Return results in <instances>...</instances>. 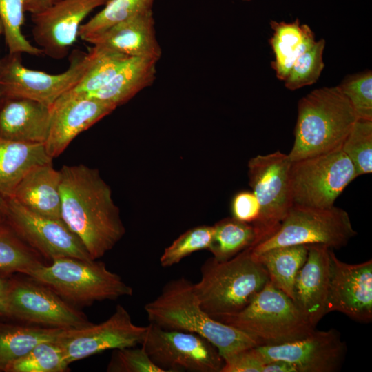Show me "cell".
Segmentation results:
<instances>
[{
  "instance_id": "cell-1",
  "label": "cell",
  "mask_w": 372,
  "mask_h": 372,
  "mask_svg": "<svg viewBox=\"0 0 372 372\" xmlns=\"http://www.w3.org/2000/svg\"><path fill=\"white\" fill-rule=\"evenodd\" d=\"M61 217L96 260L123 238L125 228L110 186L97 169L83 164L60 169Z\"/></svg>"
},
{
  "instance_id": "cell-2",
  "label": "cell",
  "mask_w": 372,
  "mask_h": 372,
  "mask_svg": "<svg viewBox=\"0 0 372 372\" xmlns=\"http://www.w3.org/2000/svg\"><path fill=\"white\" fill-rule=\"evenodd\" d=\"M144 309L150 323L207 339L218 350L223 360L242 350L259 346L248 334L207 313L200 305L194 283L185 277L166 282Z\"/></svg>"
},
{
  "instance_id": "cell-3",
  "label": "cell",
  "mask_w": 372,
  "mask_h": 372,
  "mask_svg": "<svg viewBox=\"0 0 372 372\" xmlns=\"http://www.w3.org/2000/svg\"><path fill=\"white\" fill-rule=\"evenodd\" d=\"M357 120L338 86L313 90L298 103L295 139L288 154L291 161L340 149Z\"/></svg>"
},
{
  "instance_id": "cell-4",
  "label": "cell",
  "mask_w": 372,
  "mask_h": 372,
  "mask_svg": "<svg viewBox=\"0 0 372 372\" xmlns=\"http://www.w3.org/2000/svg\"><path fill=\"white\" fill-rule=\"evenodd\" d=\"M269 280L249 247L227 260L207 258L194 289L201 308L216 318L243 309Z\"/></svg>"
},
{
  "instance_id": "cell-5",
  "label": "cell",
  "mask_w": 372,
  "mask_h": 372,
  "mask_svg": "<svg viewBox=\"0 0 372 372\" xmlns=\"http://www.w3.org/2000/svg\"><path fill=\"white\" fill-rule=\"evenodd\" d=\"M214 319L245 332L259 346L290 342L315 329L294 301L269 280L243 309Z\"/></svg>"
},
{
  "instance_id": "cell-6",
  "label": "cell",
  "mask_w": 372,
  "mask_h": 372,
  "mask_svg": "<svg viewBox=\"0 0 372 372\" xmlns=\"http://www.w3.org/2000/svg\"><path fill=\"white\" fill-rule=\"evenodd\" d=\"M63 299L79 304L130 296L132 288L96 260L63 257L41 265L28 274Z\"/></svg>"
},
{
  "instance_id": "cell-7",
  "label": "cell",
  "mask_w": 372,
  "mask_h": 372,
  "mask_svg": "<svg viewBox=\"0 0 372 372\" xmlns=\"http://www.w3.org/2000/svg\"><path fill=\"white\" fill-rule=\"evenodd\" d=\"M356 234L348 213L342 208L293 204L278 230L251 247V250L253 255H258L270 249L290 245H322L340 249Z\"/></svg>"
},
{
  "instance_id": "cell-8",
  "label": "cell",
  "mask_w": 372,
  "mask_h": 372,
  "mask_svg": "<svg viewBox=\"0 0 372 372\" xmlns=\"http://www.w3.org/2000/svg\"><path fill=\"white\" fill-rule=\"evenodd\" d=\"M96 50L87 53L74 51L67 70L59 74H49L25 67L21 54L8 53L0 59L1 97L32 99L49 107L74 87L92 64Z\"/></svg>"
},
{
  "instance_id": "cell-9",
  "label": "cell",
  "mask_w": 372,
  "mask_h": 372,
  "mask_svg": "<svg viewBox=\"0 0 372 372\" xmlns=\"http://www.w3.org/2000/svg\"><path fill=\"white\" fill-rule=\"evenodd\" d=\"M357 177L353 163L341 148L292 161L289 178L293 203L331 207Z\"/></svg>"
},
{
  "instance_id": "cell-10",
  "label": "cell",
  "mask_w": 372,
  "mask_h": 372,
  "mask_svg": "<svg viewBox=\"0 0 372 372\" xmlns=\"http://www.w3.org/2000/svg\"><path fill=\"white\" fill-rule=\"evenodd\" d=\"M291 163L289 155L280 151L257 155L248 162L249 184L260 205L258 219L253 224L257 244L278 230L293 205L289 178Z\"/></svg>"
},
{
  "instance_id": "cell-11",
  "label": "cell",
  "mask_w": 372,
  "mask_h": 372,
  "mask_svg": "<svg viewBox=\"0 0 372 372\" xmlns=\"http://www.w3.org/2000/svg\"><path fill=\"white\" fill-rule=\"evenodd\" d=\"M163 372H220L224 360L207 339L150 323L141 344Z\"/></svg>"
},
{
  "instance_id": "cell-12",
  "label": "cell",
  "mask_w": 372,
  "mask_h": 372,
  "mask_svg": "<svg viewBox=\"0 0 372 372\" xmlns=\"http://www.w3.org/2000/svg\"><path fill=\"white\" fill-rule=\"evenodd\" d=\"M147 326L135 324L125 307L118 304L112 316L97 324L63 329L55 342L68 365L108 349L141 345Z\"/></svg>"
},
{
  "instance_id": "cell-13",
  "label": "cell",
  "mask_w": 372,
  "mask_h": 372,
  "mask_svg": "<svg viewBox=\"0 0 372 372\" xmlns=\"http://www.w3.org/2000/svg\"><path fill=\"white\" fill-rule=\"evenodd\" d=\"M30 247L52 261L63 257L92 260L80 239L61 219L33 212L7 198L3 220Z\"/></svg>"
},
{
  "instance_id": "cell-14",
  "label": "cell",
  "mask_w": 372,
  "mask_h": 372,
  "mask_svg": "<svg viewBox=\"0 0 372 372\" xmlns=\"http://www.w3.org/2000/svg\"><path fill=\"white\" fill-rule=\"evenodd\" d=\"M8 308V317L48 327L76 329L91 324L84 313L39 282L10 280Z\"/></svg>"
},
{
  "instance_id": "cell-15",
  "label": "cell",
  "mask_w": 372,
  "mask_h": 372,
  "mask_svg": "<svg viewBox=\"0 0 372 372\" xmlns=\"http://www.w3.org/2000/svg\"><path fill=\"white\" fill-rule=\"evenodd\" d=\"M110 0H58L43 12L31 15L37 47L53 59L65 58L76 42L87 16Z\"/></svg>"
},
{
  "instance_id": "cell-16",
  "label": "cell",
  "mask_w": 372,
  "mask_h": 372,
  "mask_svg": "<svg viewBox=\"0 0 372 372\" xmlns=\"http://www.w3.org/2000/svg\"><path fill=\"white\" fill-rule=\"evenodd\" d=\"M256 348L265 363L276 360L287 361L295 366L297 372L338 371L347 351L346 343L335 329H315L297 340Z\"/></svg>"
},
{
  "instance_id": "cell-17",
  "label": "cell",
  "mask_w": 372,
  "mask_h": 372,
  "mask_svg": "<svg viewBox=\"0 0 372 372\" xmlns=\"http://www.w3.org/2000/svg\"><path fill=\"white\" fill-rule=\"evenodd\" d=\"M339 311L351 320L369 323L372 320V260L349 264L330 249V280L327 314Z\"/></svg>"
},
{
  "instance_id": "cell-18",
  "label": "cell",
  "mask_w": 372,
  "mask_h": 372,
  "mask_svg": "<svg viewBox=\"0 0 372 372\" xmlns=\"http://www.w3.org/2000/svg\"><path fill=\"white\" fill-rule=\"evenodd\" d=\"M117 107L94 99L79 98L56 101L52 107L48 137L44 143L52 159L59 156L72 140Z\"/></svg>"
},
{
  "instance_id": "cell-19",
  "label": "cell",
  "mask_w": 372,
  "mask_h": 372,
  "mask_svg": "<svg viewBox=\"0 0 372 372\" xmlns=\"http://www.w3.org/2000/svg\"><path fill=\"white\" fill-rule=\"evenodd\" d=\"M305 262L297 273L293 301L309 324L316 329L327 314L330 280V248L309 245Z\"/></svg>"
},
{
  "instance_id": "cell-20",
  "label": "cell",
  "mask_w": 372,
  "mask_h": 372,
  "mask_svg": "<svg viewBox=\"0 0 372 372\" xmlns=\"http://www.w3.org/2000/svg\"><path fill=\"white\" fill-rule=\"evenodd\" d=\"M92 46L129 57L158 61L162 50L156 39L153 10L137 14L86 41Z\"/></svg>"
},
{
  "instance_id": "cell-21",
  "label": "cell",
  "mask_w": 372,
  "mask_h": 372,
  "mask_svg": "<svg viewBox=\"0 0 372 372\" xmlns=\"http://www.w3.org/2000/svg\"><path fill=\"white\" fill-rule=\"evenodd\" d=\"M52 107L24 98L1 97L0 138L44 143L48 135Z\"/></svg>"
},
{
  "instance_id": "cell-22",
  "label": "cell",
  "mask_w": 372,
  "mask_h": 372,
  "mask_svg": "<svg viewBox=\"0 0 372 372\" xmlns=\"http://www.w3.org/2000/svg\"><path fill=\"white\" fill-rule=\"evenodd\" d=\"M61 174L52 163L35 167L17 185L13 198L26 209L47 217L61 219Z\"/></svg>"
},
{
  "instance_id": "cell-23",
  "label": "cell",
  "mask_w": 372,
  "mask_h": 372,
  "mask_svg": "<svg viewBox=\"0 0 372 372\" xmlns=\"http://www.w3.org/2000/svg\"><path fill=\"white\" fill-rule=\"evenodd\" d=\"M44 143H30L0 138V195L13 197L25 176L37 166L52 163Z\"/></svg>"
},
{
  "instance_id": "cell-24",
  "label": "cell",
  "mask_w": 372,
  "mask_h": 372,
  "mask_svg": "<svg viewBox=\"0 0 372 372\" xmlns=\"http://www.w3.org/2000/svg\"><path fill=\"white\" fill-rule=\"evenodd\" d=\"M157 62L130 57L106 85L84 98L100 100L116 107L123 105L154 83Z\"/></svg>"
},
{
  "instance_id": "cell-25",
  "label": "cell",
  "mask_w": 372,
  "mask_h": 372,
  "mask_svg": "<svg viewBox=\"0 0 372 372\" xmlns=\"http://www.w3.org/2000/svg\"><path fill=\"white\" fill-rule=\"evenodd\" d=\"M270 25L273 35L269 43L275 58L271 67L276 77L285 81L298 57L315 43V35L298 19L291 23L271 21Z\"/></svg>"
},
{
  "instance_id": "cell-26",
  "label": "cell",
  "mask_w": 372,
  "mask_h": 372,
  "mask_svg": "<svg viewBox=\"0 0 372 372\" xmlns=\"http://www.w3.org/2000/svg\"><path fill=\"white\" fill-rule=\"evenodd\" d=\"M307 254V245H300L278 247L258 255L251 254L262 265L269 281L293 300L295 280Z\"/></svg>"
},
{
  "instance_id": "cell-27",
  "label": "cell",
  "mask_w": 372,
  "mask_h": 372,
  "mask_svg": "<svg viewBox=\"0 0 372 372\" xmlns=\"http://www.w3.org/2000/svg\"><path fill=\"white\" fill-rule=\"evenodd\" d=\"M63 329L6 326L0 329V371L44 342L55 341Z\"/></svg>"
},
{
  "instance_id": "cell-28",
  "label": "cell",
  "mask_w": 372,
  "mask_h": 372,
  "mask_svg": "<svg viewBox=\"0 0 372 372\" xmlns=\"http://www.w3.org/2000/svg\"><path fill=\"white\" fill-rule=\"evenodd\" d=\"M213 226L214 234L208 250L218 261L227 260L258 243L257 232L252 224L229 217Z\"/></svg>"
},
{
  "instance_id": "cell-29",
  "label": "cell",
  "mask_w": 372,
  "mask_h": 372,
  "mask_svg": "<svg viewBox=\"0 0 372 372\" xmlns=\"http://www.w3.org/2000/svg\"><path fill=\"white\" fill-rule=\"evenodd\" d=\"M94 60L81 80L56 101L84 98L103 87L130 57L121 53L92 46Z\"/></svg>"
},
{
  "instance_id": "cell-30",
  "label": "cell",
  "mask_w": 372,
  "mask_h": 372,
  "mask_svg": "<svg viewBox=\"0 0 372 372\" xmlns=\"http://www.w3.org/2000/svg\"><path fill=\"white\" fill-rule=\"evenodd\" d=\"M43 264L41 255L25 243L4 220H0V273L28 274Z\"/></svg>"
},
{
  "instance_id": "cell-31",
  "label": "cell",
  "mask_w": 372,
  "mask_h": 372,
  "mask_svg": "<svg viewBox=\"0 0 372 372\" xmlns=\"http://www.w3.org/2000/svg\"><path fill=\"white\" fill-rule=\"evenodd\" d=\"M154 0H110L79 30L78 37L87 41L114 25L141 12L152 10Z\"/></svg>"
},
{
  "instance_id": "cell-32",
  "label": "cell",
  "mask_w": 372,
  "mask_h": 372,
  "mask_svg": "<svg viewBox=\"0 0 372 372\" xmlns=\"http://www.w3.org/2000/svg\"><path fill=\"white\" fill-rule=\"evenodd\" d=\"M25 13L23 0H0V17L8 53L41 55L43 54L42 50L33 45L22 33Z\"/></svg>"
},
{
  "instance_id": "cell-33",
  "label": "cell",
  "mask_w": 372,
  "mask_h": 372,
  "mask_svg": "<svg viewBox=\"0 0 372 372\" xmlns=\"http://www.w3.org/2000/svg\"><path fill=\"white\" fill-rule=\"evenodd\" d=\"M68 365L55 341L44 342L24 356L8 364L6 372H64Z\"/></svg>"
},
{
  "instance_id": "cell-34",
  "label": "cell",
  "mask_w": 372,
  "mask_h": 372,
  "mask_svg": "<svg viewBox=\"0 0 372 372\" xmlns=\"http://www.w3.org/2000/svg\"><path fill=\"white\" fill-rule=\"evenodd\" d=\"M341 149L353 163L357 176L372 172V121L358 119Z\"/></svg>"
},
{
  "instance_id": "cell-35",
  "label": "cell",
  "mask_w": 372,
  "mask_h": 372,
  "mask_svg": "<svg viewBox=\"0 0 372 372\" xmlns=\"http://www.w3.org/2000/svg\"><path fill=\"white\" fill-rule=\"evenodd\" d=\"M213 234V225H199L185 231L164 249L160 257L161 265L172 267L196 251L208 249Z\"/></svg>"
},
{
  "instance_id": "cell-36",
  "label": "cell",
  "mask_w": 372,
  "mask_h": 372,
  "mask_svg": "<svg viewBox=\"0 0 372 372\" xmlns=\"http://www.w3.org/2000/svg\"><path fill=\"white\" fill-rule=\"evenodd\" d=\"M325 40L321 39L298 57L293 64L285 85L291 90L315 83L324 67L323 52Z\"/></svg>"
},
{
  "instance_id": "cell-37",
  "label": "cell",
  "mask_w": 372,
  "mask_h": 372,
  "mask_svg": "<svg viewBox=\"0 0 372 372\" xmlns=\"http://www.w3.org/2000/svg\"><path fill=\"white\" fill-rule=\"evenodd\" d=\"M352 106L358 119L372 121V72L345 76L338 85Z\"/></svg>"
},
{
  "instance_id": "cell-38",
  "label": "cell",
  "mask_w": 372,
  "mask_h": 372,
  "mask_svg": "<svg viewBox=\"0 0 372 372\" xmlns=\"http://www.w3.org/2000/svg\"><path fill=\"white\" fill-rule=\"evenodd\" d=\"M107 367L110 372H163L141 347L115 349Z\"/></svg>"
},
{
  "instance_id": "cell-39",
  "label": "cell",
  "mask_w": 372,
  "mask_h": 372,
  "mask_svg": "<svg viewBox=\"0 0 372 372\" xmlns=\"http://www.w3.org/2000/svg\"><path fill=\"white\" fill-rule=\"evenodd\" d=\"M256 347L242 350L224 359L220 372H262L265 362Z\"/></svg>"
},
{
  "instance_id": "cell-40",
  "label": "cell",
  "mask_w": 372,
  "mask_h": 372,
  "mask_svg": "<svg viewBox=\"0 0 372 372\" xmlns=\"http://www.w3.org/2000/svg\"><path fill=\"white\" fill-rule=\"evenodd\" d=\"M232 217L244 223L254 224L260 215V205L252 191L236 193L231 203Z\"/></svg>"
},
{
  "instance_id": "cell-41",
  "label": "cell",
  "mask_w": 372,
  "mask_h": 372,
  "mask_svg": "<svg viewBox=\"0 0 372 372\" xmlns=\"http://www.w3.org/2000/svg\"><path fill=\"white\" fill-rule=\"evenodd\" d=\"M262 372H297L295 366L284 360H276L266 362Z\"/></svg>"
},
{
  "instance_id": "cell-42",
  "label": "cell",
  "mask_w": 372,
  "mask_h": 372,
  "mask_svg": "<svg viewBox=\"0 0 372 372\" xmlns=\"http://www.w3.org/2000/svg\"><path fill=\"white\" fill-rule=\"evenodd\" d=\"M25 12L31 15L41 13L48 9L53 3V0H23Z\"/></svg>"
},
{
  "instance_id": "cell-43",
  "label": "cell",
  "mask_w": 372,
  "mask_h": 372,
  "mask_svg": "<svg viewBox=\"0 0 372 372\" xmlns=\"http://www.w3.org/2000/svg\"><path fill=\"white\" fill-rule=\"evenodd\" d=\"M10 280L0 276V316L8 317V292Z\"/></svg>"
},
{
  "instance_id": "cell-44",
  "label": "cell",
  "mask_w": 372,
  "mask_h": 372,
  "mask_svg": "<svg viewBox=\"0 0 372 372\" xmlns=\"http://www.w3.org/2000/svg\"><path fill=\"white\" fill-rule=\"evenodd\" d=\"M7 209V199L0 195V220H3Z\"/></svg>"
},
{
  "instance_id": "cell-45",
  "label": "cell",
  "mask_w": 372,
  "mask_h": 372,
  "mask_svg": "<svg viewBox=\"0 0 372 372\" xmlns=\"http://www.w3.org/2000/svg\"><path fill=\"white\" fill-rule=\"evenodd\" d=\"M3 33H4V26H3V21L1 20V18L0 17V37L2 34H3ZM0 100H1V93H0Z\"/></svg>"
},
{
  "instance_id": "cell-46",
  "label": "cell",
  "mask_w": 372,
  "mask_h": 372,
  "mask_svg": "<svg viewBox=\"0 0 372 372\" xmlns=\"http://www.w3.org/2000/svg\"><path fill=\"white\" fill-rule=\"evenodd\" d=\"M242 1H250V0H242Z\"/></svg>"
},
{
  "instance_id": "cell-47",
  "label": "cell",
  "mask_w": 372,
  "mask_h": 372,
  "mask_svg": "<svg viewBox=\"0 0 372 372\" xmlns=\"http://www.w3.org/2000/svg\"><path fill=\"white\" fill-rule=\"evenodd\" d=\"M58 1V0H53L54 3L55 1Z\"/></svg>"
}]
</instances>
